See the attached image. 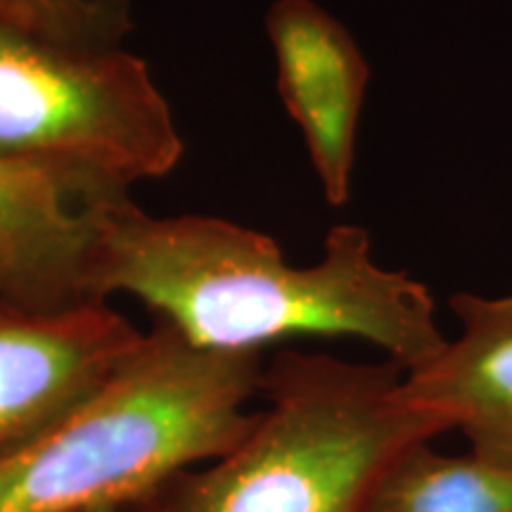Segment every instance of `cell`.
<instances>
[{
  "instance_id": "6da1fadb",
  "label": "cell",
  "mask_w": 512,
  "mask_h": 512,
  "mask_svg": "<svg viewBox=\"0 0 512 512\" xmlns=\"http://www.w3.org/2000/svg\"><path fill=\"white\" fill-rule=\"evenodd\" d=\"M131 294L185 342L261 351L292 337H351L406 373L448 337L432 292L375 259L368 230L339 223L323 256L294 266L271 235L216 216H152L128 202L105 228L93 297Z\"/></svg>"
},
{
  "instance_id": "7a4b0ae2",
  "label": "cell",
  "mask_w": 512,
  "mask_h": 512,
  "mask_svg": "<svg viewBox=\"0 0 512 512\" xmlns=\"http://www.w3.org/2000/svg\"><path fill=\"white\" fill-rule=\"evenodd\" d=\"M261 351L197 349L166 323L36 444L0 465V512L126 508L247 437Z\"/></svg>"
},
{
  "instance_id": "3957f363",
  "label": "cell",
  "mask_w": 512,
  "mask_h": 512,
  "mask_svg": "<svg viewBox=\"0 0 512 512\" xmlns=\"http://www.w3.org/2000/svg\"><path fill=\"white\" fill-rule=\"evenodd\" d=\"M403 377L387 358L283 351L264 370L266 408L238 446L119 512H366L382 472L408 446L451 430Z\"/></svg>"
},
{
  "instance_id": "277c9868",
  "label": "cell",
  "mask_w": 512,
  "mask_h": 512,
  "mask_svg": "<svg viewBox=\"0 0 512 512\" xmlns=\"http://www.w3.org/2000/svg\"><path fill=\"white\" fill-rule=\"evenodd\" d=\"M185 143L150 67L126 48L62 46L0 22V162L131 190Z\"/></svg>"
},
{
  "instance_id": "5b68a950",
  "label": "cell",
  "mask_w": 512,
  "mask_h": 512,
  "mask_svg": "<svg viewBox=\"0 0 512 512\" xmlns=\"http://www.w3.org/2000/svg\"><path fill=\"white\" fill-rule=\"evenodd\" d=\"M143 339L107 302L57 311L0 302V465L98 392Z\"/></svg>"
},
{
  "instance_id": "8992f818",
  "label": "cell",
  "mask_w": 512,
  "mask_h": 512,
  "mask_svg": "<svg viewBox=\"0 0 512 512\" xmlns=\"http://www.w3.org/2000/svg\"><path fill=\"white\" fill-rule=\"evenodd\" d=\"M131 190L100 178L0 162V292L29 311L100 302V240Z\"/></svg>"
},
{
  "instance_id": "52a82bcc",
  "label": "cell",
  "mask_w": 512,
  "mask_h": 512,
  "mask_svg": "<svg viewBox=\"0 0 512 512\" xmlns=\"http://www.w3.org/2000/svg\"><path fill=\"white\" fill-rule=\"evenodd\" d=\"M266 34L278 95L302 133L325 202L344 207L370 83L366 55L351 31L316 0H275Z\"/></svg>"
},
{
  "instance_id": "ba28073f",
  "label": "cell",
  "mask_w": 512,
  "mask_h": 512,
  "mask_svg": "<svg viewBox=\"0 0 512 512\" xmlns=\"http://www.w3.org/2000/svg\"><path fill=\"white\" fill-rule=\"evenodd\" d=\"M458 335L403 377L406 392L463 432L470 451L512 467V294L448 299Z\"/></svg>"
},
{
  "instance_id": "9c48e42d",
  "label": "cell",
  "mask_w": 512,
  "mask_h": 512,
  "mask_svg": "<svg viewBox=\"0 0 512 512\" xmlns=\"http://www.w3.org/2000/svg\"><path fill=\"white\" fill-rule=\"evenodd\" d=\"M366 512H512V467L420 441L382 472Z\"/></svg>"
},
{
  "instance_id": "30bf717a",
  "label": "cell",
  "mask_w": 512,
  "mask_h": 512,
  "mask_svg": "<svg viewBox=\"0 0 512 512\" xmlns=\"http://www.w3.org/2000/svg\"><path fill=\"white\" fill-rule=\"evenodd\" d=\"M0 22L62 46L124 48L131 34V0H0Z\"/></svg>"
},
{
  "instance_id": "8fae6325",
  "label": "cell",
  "mask_w": 512,
  "mask_h": 512,
  "mask_svg": "<svg viewBox=\"0 0 512 512\" xmlns=\"http://www.w3.org/2000/svg\"><path fill=\"white\" fill-rule=\"evenodd\" d=\"M86 512H119V508H95V510H86Z\"/></svg>"
},
{
  "instance_id": "7c38bea8",
  "label": "cell",
  "mask_w": 512,
  "mask_h": 512,
  "mask_svg": "<svg viewBox=\"0 0 512 512\" xmlns=\"http://www.w3.org/2000/svg\"><path fill=\"white\" fill-rule=\"evenodd\" d=\"M0 302H3V292H0Z\"/></svg>"
}]
</instances>
